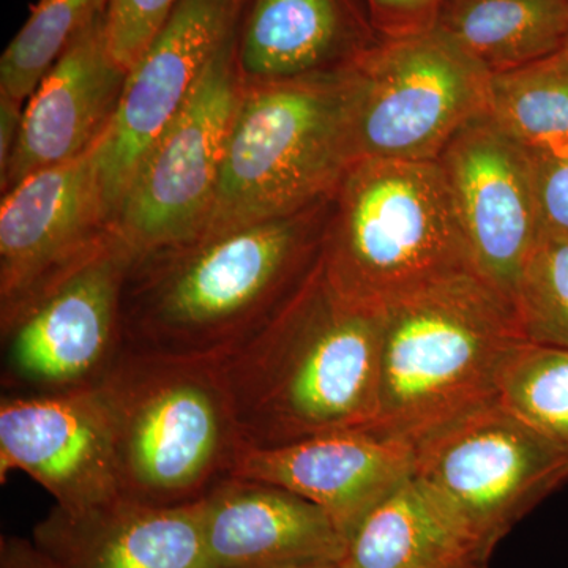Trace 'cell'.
<instances>
[{
    "instance_id": "cell-28",
    "label": "cell",
    "mask_w": 568,
    "mask_h": 568,
    "mask_svg": "<svg viewBox=\"0 0 568 568\" xmlns=\"http://www.w3.org/2000/svg\"><path fill=\"white\" fill-rule=\"evenodd\" d=\"M386 37L405 36L435 26L444 0H368Z\"/></svg>"
},
{
    "instance_id": "cell-8",
    "label": "cell",
    "mask_w": 568,
    "mask_h": 568,
    "mask_svg": "<svg viewBox=\"0 0 568 568\" xmlns=\"http://www.w3.org/2000/svg\"><path fill=\"white\" fill-rule=\"evenodd\" d=\"M347 69L355 162H437L488 114L491 73L436 24L369 44Z\"/></svg>"
},
{
    "instance_id": "cell-4",
    "label": "cell",
    "mask_w": 568,
    "mask_h": 568,
    "mask_svg": "<svg viewBox=\"0 0 568 568\" xmlns=\"http://www.w3.org/2000/svg\"><path fill=\"white\" fill-rule=\"evenodd\" d=\"M121 495L153 506L203 499L246 446L222 362L125 349L99 387Z\"/></svg>"
},
{
    "instance_id": "cell-25",
    "label": "cell",
    "mask_w": 568,
    "mask_h": 568,
    "mask_svg": "<svg viewBox=\"0 0 568 568\" xmlns=\"http://www.w3.org/2000/svg\"><path fill=\"white\" fill-rule=\"evenodd\" d=\"M514 315L528 342L568 351V239L538 234L515 293Z\"/></svg>"
},
{
    "instance_id": "cell-32",
    "label": "cell",
    "mask_w": 568,
    "mask_h": 568,
    "mask_svg": "<svg viewBox=\"0 0 568 568\" xmlns=\"http://www.w3.org/2000/svg\"><path fill=\"white\" fill-rule=\"evenodd\" d=\"M564 50L568 51V40H567L566 47H564Z\"/></svg>"
},
{
    "instance_id": "cell-30",
    "label": "cell",
    "mask_w": 568,
    "mask_h": 568,
    "mask_svg": "<svg viewBox=\"0 0 568 568\" xmlns=\"http://www.w3.org/2000/svg\"><path fill=\"white\" fill-rule=\"evenodd\" d=\"M24 106V103L0 93V178L6 174L17 148Z\"/></svg>"
},
{
    "instance_id": "cell-17",
    "label": "cell",
    "mask_w": 568,
    "mask_h": 568,
    "mask_svg": "<svg viewBox=\"0 0 568 568\" xmlns=\"http://www.w3.org/2000/svg\"><path fill=\"white\" fill-rule=\"evenodd\" d=\"M32 541L59 568H216L200 500L153 506L118 496L78 511L54 506Z\"/></svg>"
},
{
    "instance_id": "cell-18",
    "label": "cell",
    "mask_w": 568,
    "mask_h": 568,
    "mask_svg": "<svg viewBox=\"0 0 568 568\" xmlns=\"http://www.w3.org/2000/svg\"><path fill=\"white\" fill-rule=\"evenodd\" d=\"M205 548L216 568L342 564L346 537L327 511L287 489L230 477L200 499Z\"/></svg>"
},
{
    "instance_id": "cell-20",
    "label": "cell",
    "mask_w": 568,
    "mask_h": 568,
    "mask_svg": "<svg viewBox=\"0 0 568 568\" xmlns=\"http://www.w3.org/2000/svg\"><path fill=\"white\" fill-rule=\"evenodd\" d=\"M491 556L409 477L355 526L342 566L489 568Z\"/></svg>"
},
{
    "instance_id": "cell-16",
    "label": "cell",
    "mask_w": 568,
    "mask_h": 568,
    "mask_svg": "<svg viewBox=\"0 0 568 568\" xmlns=\"http://www.w3.org/2000/svg\"><path fill=\"white\" fill-rule=\"evenodd\" d=\"M413 474V446L372 429H345L274 447L245 446L231 477L287 489L327 511L349 537Z\"/></svg>"
},
{
    "instance_id": "cell-2",
    "label": "cell",
    "mask_w": 568,
    "mask_h": 568,
    "mask_svg": "<svg viewBox=\"0 0 568 568\" xmlns=\"http://www.w3.org/2000/svg\"><path fill=\"white\" fill-rule=\"evenodd\" d=\"M383 325L384 308L342 293L320 257L280 312L222 361L246 446L372 428Z\"/></svg>"
},
{
    "instance_id": "cell-26",
    "label": "cell",
    "mask_w": 568,
    "mask_h": 568,
    "mask_svg": "<svg viewBox=\"0 0 568 568\" xmlns=\"http://www.w3.org/2000/svg\"><path fill=\"white\" fill-rule=\"evenodd\" d=\"M178 0H108L106 33L112 58L132 70Z\"/></svg>"
},
{
    "instance_id": "cell-7",
    "label": "cell",
    "mask_w": 568,
    "mask_h": 568,
    "mask_svg": "<svg viewBox=\"0 0 568 568\" xmlns=\"http://www.w3.org/2000/svg\"><path fill=\"white\" fill-rule=\"evenodd\" d=\"M134 252L118 231L0 310L2 395L97 390L122 355V294Z\"/></svg>"
},
{
    "instance_id": "cell-1",
    "label": "cell",
    "mask_w": 568,
    "mask_h": 568,
    "mask_svg": "<svg viewBox=\"0 0 568 568\" xmlns=\"http://www.w3.org/2000/svg\"><path fill=\"white\" fill-rule=\"evenodd\" d=\"M332 196L291 215L134 253L122 294L125 349L219 362L241 349L320 261Z\"/></svg>"
},
{
    "instance_id": "cell-3",
    "label": "cell",
    "mask_w": 568,
    "mask_h": 568,
    "mask_svg": "<svg viewBox=\"0 0 568 568\" xmlns=\"http://www.w3.org/2000/svg\"><path fill=\"white\" fill-rule=\"evenodd\" d=\"M523 338L514 312L477 274L450 276L384 308L372 432L414 446L497 399V379Z\"/></svg>"
},
{
    "instance_id": "cell-27",
    "label": "cell",
    "mask_w": 568,
    "mask_h": 568,
    "mask_svg": "<svg viewBox=\"0 0 568 568\" xmlns=\"http://www.w3.org/2000/svg\"><path fill=\"white\" fill-rule=\"evenodd\" d=\"M528 159L540 234L568 239V148Z\"/></svg>"
},
{
    "instance_id": "cell-10",
    "label": "cell",
    "mask_w": 568,
    "mask_h": 568,
    "mask_svg": "<svg viewBox=\"0 0 568 568\" xmlns=\"http://www.w3.org/2000/svg\"><path fill=\"white\" fill-rule=\"evenodd\" d=\"M239 33L216 52L123 193L114 227L134 253L192 241L207 227L241 97Z\"/></svg>"
},
{
    "instance_id": "cell-31",
    "label": "cell",
    "mask_w": 568,
    "mask_h": 568,
    "mask_svg": "<svg viewBox=\"0 0 568 568\" xmlns=\"http://www.w3.org/2000/svg\"><path fill=\"white\" fill-rule=\"evenodd\" d=\"M298 568H343V566H342V564H331V566L298 567Z\"/></svg>"
},
{
    "instance_id": "cell-24",
    "label": "cell",
    "mask_w": 568,
    "mask_h": 568,
    "mask_svg": "<svg viewBox=\"0 0 568 568\" xmlns=\"http://www.w3.org/2000/svg\"><path fill=\"white\" fill-rule=\"evenodd\" d=\"M106 6L108 0H39L0 59V93L28 103L71 41Z\"/></svg>"
},
{
    "instance_id": "cell-5",
    "label": "cell",
    "mask_w": 568,
    "mask_h": 568,
    "mask_svg": "<svg viewBox=\"0 0 568 568\" xmlns=\"http://www.w3.org/2000/svg\"><path fill=\"white\" fill-rule=\"evenodd\" d=\"M354 162L347 65L290 80L242 81L215 204L201 235L327 200Z\"/></svg>"
},
{
    "instance_id": "cell-22",
    "label": "cell",
    "mask_w": 568,
    "mask_h": 568,
    "mask_svg": "<svg viewBox=\"0 0 568 568\" xmlns=\"http://www.w3.org/2000/svg\"><path fill=\"white\" fill-rule=\"evenodd\" d=\"M488 115L528 155L568 148V51L491 74Z\"/></svg>"
},
{
    "instance_id": "cell-9",
    "label": "cell",
    "mask_w": 568,
    "mask_h": 568,
    "mask_svg": "<svg viewBox=\"0 0 568 568\" xmlns=\"http://www.w3.org/2000/svg\"><path fill=\"white\" fill-rule=\"evenodd\" d=\"M410 477L493 555L529 511L568 484V452L495 399L417 440Z\"/></svg>"
},
{
    "instance_id": "cell-29",
    "label": "cell",
    "mask_w": 568,
    "mask_h": 568,
    "mask_svg": "<svg viewBox=\"0 0 568 568\" xmlns=\"http://www.w3.org/2000/svg\"><path fill=\"white\" fill-rule=\"evenodd\" d=\"M0 568H59L32 538L2 536L0 538Z\"/></svg>"
},
{
    "instance_id": "cell-14",
    "label": "cell",
    "mask_w": 568,
    "mask_h": 568,
    "mask_svg": "<svg viewBox=\"0 0 568 568\" xmlns=\"http://www.w3.org/2000/svg\"><path fill=\"white\" fill-rule=\"evenodd\" d=\"M21 470L78 511L122 496L110 414L99 388L0 399V480Z\"/></svg>"
},
{
    "instance_id": "cell-11",
    "label": "cell",
    "mask_w": 568,
    "mask_h": 568,
    "mask_svg": "<svg viewBox=\"0 0 568 568\" xmlns=\"http://www.w3.org/2000/svg\"><path fill=\"white\" fill-rule=\"evenodd\" d=\"M250 3L178 0L129 71L118 114L95 145L112 222L142 156L186 102L216 52L241 31Z\"/></svg>"
},
{
    "instance_id": "cell-23",
    "label": "cell",
    "mask_w": 568,
    "mask_h": 568,
    "mask_svg": "<svg viewBox=\"0 0 568 568\" xmlns=\"http://www.w3.org/2000/svg\"><path fill=\"white\" fill-rule=\"evenodd\" d=\"M497 402L568 452V351L519 339L500 369Z\"/></svg>"
},
{
    "instance_id": "cell-13",
    "label": "cell",
    "mask_w": 568,
    "mask_h": 568,
    "mask_svg": "<svg viewBox=\"0 0 568 568\" xmlns=\"http://www.w3.org/2000/svg\"><path fill=\"white\" fill-rule=\"evenodd\" d=\"M95 148L2 194L0 310L17 304L114 233Z\"/></svg>"
},
{
    "instance_id": "cell-19",
    "label": "cell",
    "mask_w": 568,
    "mask_h": 568,
    "mask_svg": "<svg viewBox=\"0 0 568 568\" xmlns=\"http://www.w3.org/2000/svg\"><path fill=\"white\" fill-rule=\"evenodd\" d=\"M366 44L349 37L339 0H252L239 33L242 81L343 69Z\"/></svg>"
},
{
    "instance_id": "cell-15",
    "label": "cell",
    "mask_w": 568,
    "mask_h": 568,
    "mask_svg": "<svg viewBox=\"0 0 568 568\" xmlns=\"http://www.w3.org/2000/svg\"><path fill=\"white\" fill-rule=\"evenodd\" d=\"M126 78L129 70L112 58L104 11L71 41L26 103L0 192L95 148L118 114Z\"/></svg>"
},
{
    "instance_id": "cell-6",
    "label": "cell",
    "mask_w": 568,
    "mask_h": 568,
    "mask_svg": "<svg viewBox=\"0 0 568 568\" xmlns=\"http://www.w3.org/2000/svg\"><path fill=\"white\" fill-rule=\"evenodd\" d=\"M321 257L342 293L376 308L477 274L439 162L351 164L332 196Z\"/></svg>"
},
{
    "instance_id": "cell-21",
    "label": "cell",
    "mask_w": 568,
    "mask_h": 568,
    "mask_svg": "<svg viewBox=\"0 0 568 568\" xmlns=\"http://www.w3.org/2000/svg\"><path fill=\"white\" fill-rule=\"evenodd\" d=\"M435 24L495 74L566 47L568 0H444Z\"/></svg>"
},
{
    "instance_id": "cell-12",
    "label": "cell",
    "mask_w": 568,
    "mask_h": 568,
    "mask_svg": "<svg viewBox=\"0 0 568 568\" xmlns=\"http://www.w3.org/2000/svg\"><path fill=\"white\" fill-rule=\"evenodd\" d=\"M477 274L514 312L540 224L525 151L489 115L467 123L439 156Z\"/></svg>"
}]
</instances>
